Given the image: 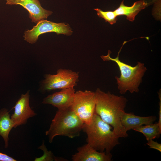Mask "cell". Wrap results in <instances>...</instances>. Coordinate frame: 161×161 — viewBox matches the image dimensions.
I'll use <instances>...</instances> for the list:
<instances>
[{
  "label": "cell",
  "instance_id": "cell-1",
  "mask_svg": "<svg viewBox=\"0 0 161 161\" xmlns=\"http://www.w3.org/2000/svg\"><path fill=\"white\" fill-rule=\"evenodd\" d=\"M95 92V113L104 122L110 125L119 138L128 136L122 126L120 118L125 111L128 101L127 98L108 92H105L99 88Z\"/></svg>",
  "mask_w": 161,
  "mask_h": 161
},
{
  "label": "cell",
  "instance_id": "cell-2",
  "mask_svg": "<svg viewBox=\"0 0 161 161\" xmlns=\"http://www.w3.org/2000/svg\"><path fill=\"white\" fill-rule=\"evenodd\" d=\"M82 130L86 134L87 143L99 151L111 153L120 144L119 138L112 127L95 113L90 124H84Z\"/></svg>",
  "mask_w": 161,
  "mask_h": 161
},
{
  "label": "cell",
  "instance_id": "cell-3",
  "mask_svg": "<svg viewBox=\"0 0 161 161\" xmlns=\"http://www.w3.org/2000/svg\"><path fill=\"white\" fill-rule=\"evenodd\" d=\"M126 43V41L123 43L116 58H112L110 56L111 52L109 50L107 55L100 56L104 61H113L118 66L120 75L119 77L116 76L115 78L119 93L121 94H124L128 91L131 93L138 92L139 87L142 81V78L147 70L144 64L140 62H138L136 66H132L120 60L119 53Z\"/></svg>",
  "mask_w": 161,
  "mask_h": 161
},
{
  "label": "cell",
  "instance_id": "cell-4",
  "mask_svg": "<svg viewBox=\"0 0 161 161\" xmlns=\"http://www.w3.org/2000/svg\"><path fill=\"white\" fill-rule=\"evenodd\" d=\"M84 124L71 107L64 109H58L45 134L50 143L57 136L73 138L79 136Z\"/></svg>",
  "mask_w": 161,
  "mask_h": 161
},
{
  "label": "cell",
  "instance_id": "cell-5",
  "mask_svg": "<svg viewBox=\"0 0 161 161\" xmlns=\"http://www.w3.org/2000/svg\"><path fill=\"white\" fill-rule=\"evenodd\" d=\"M71 107L84 124H89L95 113V92L87 90L75 92Z\"/></svg>",
  "mask_w": 161,
  "mask_h": 161
},
{
  "label": "cell",
  "instance_id": "cell-6",
  "mask_svg": "<svg viewBox=\"0 0 161 161\" xmlns=\"http://www.w3.org/2000/svg\"><path fill=\"white\" fill-rule=\"evenodd\" d=\"M79 77L78 72L70 69H60L54 75L47 74L42 83L43 90H51L74 87Z\"/></svg>",
  "mask_w": 161,
  "mask_h": 161
},
{
  "label": "cell",
  "instance_id": "cell-7",
  "mask_svg": "<svg viewBox=\"0 0 161 161\" xmlns=\"http://www.w3.org/2000/svg\"><path fill=\"white\" fill-rule=\"evenodd\" d=\"M54 32L57 34L71 35L73 31L69 25L64 23H55L44 19L38 21L30 30L25 31L24 40L31 44L35 43L42 34Z\"/></svg>",
  "mask_w": 161,
  "mask_h": 161
},
{
  "label": "cell",
  "instance_id": "cell-8",
  "mask_svg": "<svg viewBox=\"0 0 161 161\" xmlns=\"http://www.w3.org/2000/svg\"><path fill=\"white\" fill-rule=\"evenodd\" d=\"M29 93V90L22 94L13 108L14 111L10 118L14 124V128L26 124L29 118L37 115L30 107Z\"/></svg>",
  "mask_w": 161,
  "mask_h": 161
},
{
  "label": "cell",
  "instance_id": "cell-9",
  "mask_svg": "<svg viewBox=\"0 0 161 161\" xmlns=\"http://www.w3.org/2000/svg\"><path fill=\"white\" fill-rule=\"evenodd\" d=\"M9 5H19L26 9L29 12V18L32 22L37 23L39 21L46 19L52 13L41 6L39 0H5Z\"/></svg>",
  "mask_w": 161,
  "mask_h": 161
},
{
  "label": "cell",
  "instance_id": "cell-10",
  "mask_svg": "<svg viewBox=\"0 0 161 161\" xmlns=\"http://www.w3.org/2000/svg\"><path fill=\"white\" fill-rule=\"evenodd\" d=\"M75 93L74 87L63 89L59 92L50 95L45 97L42 103L51 104L58 109H64L72 106Z\"/></svg>",
  "mask_w": 161,
  "mask_h": 161
},
{
  "label": "cell",
  "instance_id": "cell-11",
  "mask_svg": "<svg viewBox=\"0 0 161 161\" xmlns=\"http://www.w3.org/2000/svg\"><path fill=\"white\" fill-rule=\"evenodd\" d=\"M78 152L72 155L73 161H110L112 155L106 151H99L88 143L77 148Z\"/></svg>",
  "mask_w": 161,
  "mask_h": 161
},
{
  "label": "cell",
  "instance_id": "cell-12",
  "mask_svg": "<svg viewBox=\"0 0 161 161\" xmlns=\"http://www.w3.org/2000/svg\"><path fill=\"white\" fill-rule=\"evenodd\" d=\"M156 117L151 116L142 117L134 115L132 113L124 112L121 118V124L126 131L138 126L153 123Z\"/></svg>",
  "mask_w": 161,
  "mask_h": 161
},
{
  "label": "cell",
  "instance_id": "cell-13",
  "mask_svg": "<svg viewBox=\"0 0 161 161\" xmlns=\"http://www.w3.org/2000/svg\"><path fill=\"white\" fill-rule=\"evenodd\" d=\"M148 4L145 0H140L134 2L131 6H128L124 5L123 0L119 7L114 11L117 16L124 15L128 20L133 21L135 16L142 10L145 9Z\"/></svg>",
  "mask_w": 161,
  "mask_h": 161
},
{
  "label": "cell",
  "instance_id": "cell-14",
  "mask_svg": "<svg viewBox=\"0 0 161 161\" xmlns=\"http://www.w3.org/2000/svg\"><path fill=\"white\" fill-rule=\"evenodd\" d=\"M14 127V124L11 119L8 110L6 108L0 110V136L3 138L5 148L8 146L10 132Z\"/></svg>",
  "mask_w": 161,
  "mask_h": 161
},
{
  "label": "cell",
  "instance_id": "cell-15",
  "mask_svg": "<svg viewBox=\"0 0 161 161\" xmlns=\"http://www.w3.org/2000/svg\"><path fill=\"white\" fill-rule=\"evenodd\" d=\"M133 130L142 133L147 141L158 138L161 134V129L157 123L142 125Z\"/></svg>",
  "mask_w": 161,
  "mask_h": 161
},
{
  "label": "cell",
  "instance_id": "cell-16",
  "mask_svg": "<svg viewBox=\"0 0 161 161\" xmlns=\"http://www.w3.org/2000/svg\"><path fill=\"white\" fill-rule=\"evenodd\" d=\"M94 10L97 12L99 17L103 18L106 22H108L111 24L115 23L117 20V16L114 11H104L99 8Z\"/></svg>",
  "mask_w": 161,
  "mask_h": 161
},
{
  "label": "cell",
  "instance_id": "cell-17",
  "mask_svg": "<svg viewBox=\"0 0 161 161\" xmlns=\"http://www.w3.org/2000/svg\"><path fill=\"white\" fill-rule=\"evenodd\" d=\"M39 148L43 150L44 154L40 157L35 158V161H58L60 160H64V159H62L55 157L51 151H48L44 145V141L42 145L39 147Z\"/></svg>",
  "mask_w": 161,
  "mask_h": 161
},
{
  "label": "cell",
  "instance_id": "cell-18",
  "mask_svg": "<svg viewBox=\"0 0 161 161\" xmlns=\"http://www.w3.org/2000/svg\"><path fill=\"white\" fill-rule=\"evenodd\" d=\"M147 143V144L148 145L150 148L156 149L159 151L161 152V144L155 142L153 140H148Z\"/></svg>",
  "mask_w": 161,
  "mask_h": 161
},
{
  "label": "cell",
  "instance_id": "cell-19",
  "mask_svg": "<svg viewBox=\"0 0 161 161\" xmlns=\"http://www.w3.org/2000/svg\"><path fill=\"white\" fill-rule=\"evenodd\" d=\"M17 160L7 154L0 152V161H16Z\"/></svg>",
  "mask_w": 161,
  "mask_h": 161
},
{
  "label": "cell",
  "instance_id": "cell-20",
  "mask_svg": "<svg viewBox=\"0 0 161 161\" xmlns=\"http://www.w3.org/2000/svg\"><path fill=\"white\" fill-rule=\"evenodd\" d=\"M159 97L160 99L159 102V120L157 123L160 127V128L161 129V93L159 92L158 93Z\"/></svg>",
  "mask_w": 161,
  "mask_h": 161
}]
</instances>
